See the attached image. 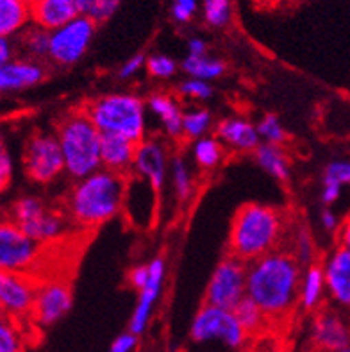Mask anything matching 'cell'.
Here are the masks:
<instances>
[{
  "instance_id": "1",
  "label": "cell",
  "mask_w": 350,
  "mask_h": 352,
  "mask_svg": "<svg viewBox=\"0 0 350 352\" xmlns=\"http://www.w3.org/2000/svg\"><path fill=\"white\" fill-rule=\"evenodd\" d=\"M300 263L295 256L274 250L247 267V297L266 317H284L292 311L300 292Z\"/></svg>"
},
{
  "instance_id": "2",
  "label": "cell",
  "mask_w": 350,
  "mask_h": 352,
  "mask_svg": "<svg viewBox=\"0 0 350 352\" xmlns=\"http://www.w3.org/2000/svg\"><path fill=\"white\" fill-rule=\"evenodd\" d=\"M127 177L100 168L79 179L67 197V211L80 228L91 229L113 220L124 211Z\"/></svg>"
},
{
  "instance_id": "3",
  "label": "cell",
  "mask_w": 350,
  "mask_h": 352,
  "mask_svg": "<svg viewBox=\"0 0 350 352\" xmlns=\"http://www.w3.org/2000/svg\"><path fill=\"white\" fill-rule=\"evenodd\" d=\"M284 234V219L279 210L265 204H247L234 214L229 234L231 256L243 263L274 252Z\"/></svg>"
},
{
  "instance_id": "4",
  "label": "cell",
  "mask_w": 350,
  "mask_h": 352,
  "mask_svg": "<svg viewBox=\"0 0 350 352\" xmlns=\"http://www.w3.org/2000/svg\"><path fill=\"white\" fill-rule=\"evenodd\" d=\"M56 136L65 156V168L72 179L79 181L102 168V133L97 129L85 109L63 116L56 129Z\"/></svg>"
},
{
  "instance_id": "5",
  "label": "cell",
  "mask_w": 350,
  "mask_h": 352,
  "mask_svg": "<svg viewBox=\"0 0 350 352\" xmlns=\"http://www.w3.org/2000/svg\"><path fill=\"white\" fill-rule=\"evenodd\" d=\"M85 111L100 133L120 134L136 143L145 140V102L138 95H102L91 100Z\"/></svg>"
},
{
  "instance_id": "6",
  "label": "cell",
  "mask_w": 350,
  "mask_h": 352,
  "mask_svg": "<svg viewBox=\"0 0 350 352\" xmlns=\"http://www.w3.org/2000/svg\"><path fill=\"white\" fill-rule=\"evenodd\" d=\"M8 220L32 240L43 243L56 241L65 234V219L56 211L49 210L38 197H20L9 208Z\"/></svg>"
},
{
  "instance_id": "7",
  "label": "cell",
  "mask_w": 350,
  "mask_h": 352,
  "mask_svg": "<svg viewBox=\"0 0 350 352\" xmlns=\"http://www.w3.org/2000/svg\"><path fill=\"white\" fill-rule=\"evenodd\" d=\"M23 170L36 184H50L65 168V156L56 134L36 133L27 140L23 148Z\"/></svg>"
},
{
  "instance_id": "8",
  "label": "cell",
  "mask_w": 350,
  "mask_h": 352,
  "mask_svg": "<svg viewBox=\"0 0 350 352\" xmlns=\"http://www.w3.org/2000/svg\"><path fill=\"white\" fill-rule=\"evenodd\" d=\"M190 335L195 342L220 340L227 347L238 349L243 345L247 331L239 324L232 309L204 304L191 322Z\"/></svg>"
},
{
  "instance_id": "9",
  "label": "cell",
  "mask_w": 350,
  "mask_h": 352,
  "mask_svg": "<svg viewBox=\"0 0 350 352\" xmlns=\"http://www.w3.org/2000/svg\"><path fill=\"white\" fill-rule=\"evenodd\" d=\"M247 297V267L234 256H227L217 265L206 288V304L234 309Z\"/></svg>"
},
{
  "instance_id": "10",
  "label": "cell",
  "mask_w": 350,
  "mask_h": 352,
  "mask_svg": "<svg viewBox=\"0 0 350 352\" xmlns=\"http://www.w3.org/2000/svg\"><path fill=\"white\" fill-rule=\"evenodd\" d=\"M97 23L86 14L50 32L49 58L59 67H72L83 59L95 36Z\"/></svg>"
},
{
  "instance_id": "11",
  "label": "cell",
  "mask_w": 350,
  "mask_h": 352,
  "mask_svg": "<svg viewBox=\"0 0 350 352\" xmlns=\"http://www.w3.org/2000/svg\"><path fill=\"white\" fill-rule=\"evenodd\" d=\"M41 252L40 241L27 236L11 220L0 226V270L25 274L34 267Z\"/></svg>"
},
{
  "instance_id": "12",
  "label": "cell",
  "mask_w": 350,
  "mask_h": 352,
  "mask_svg": "<svg viewBox=\"0 0 350 352\" xmlns=\"http://www.w3.org/2000/svg\"><path fill=\"white\" fill-rule=\"evenodd\" d=\"M72 309V292L68 285L61 281H49L38 286L36 290L32 317L41 327L58 324Z\"/></svg>"
},
{
  "instance_id": "13",
  "label": "cell",
  "mask_w": 350,
  "mask_h": 352,
  "mask_svg": "<svg viewBox=\"0 0 350 352\" xmlns=\"http://www.w3.org/2000/svg\"><path fill=\"white\" fill-rule=\"evenodd\" d=\"M36 288L25 274L0 272V308L9 317H25L32 313Z\"/></svg>"
},
{
  "instance_id": "14",
  "label": "cell",
  "mask_w": 350,
  "mask_h": 352,
  "mask_svg": "<svg viewBox=\"0 0 350 352\" xmlns=\"http://www.w3.org/2000/svg\"><path fill=\"white\" fill-rule=\"evenodd\" d=\"M133 174L146 179L155 192L161 193L164 183H166V177L170 175L168 157H166L163 143L154 138H145L143 142L138 143Z\"/></svg>"
},
{
  "instance_id": "15",
  "label": "cell",
  "mask_w": 350,
  "mask_h": 352,
  "mask_svg": "<svg viewBox=\"0 0 350 352\" xmlns=\"http://www.w3.org/2000/svg\"><path fill=\"white\" fill-rule=\"evenodd\" d=\"M329 299L338 308L350 311V250L340 245L327 256L322 265Z\"/></svg>"
},
{
  "instance_id": "16",
  "label": "cell",
  "mask_w": 350,
  "mask_h": 352,
  "mask_svg": "<svg viewBox=\"0 0 350 352\" xmlns=\"http://www.w3.org/2000/svg\"><path fill=\"white\" fill-rule=\"evenodd\" d=\"M149 267H151V279H149L145 288L138 294V302L134 306L133 315H131V322H129V331L138 336L142 335L149 326L154 306L160 299L161 288H163L164 274H166V265H164L163 258H154L149 263Z\"/></svg>"
},
{
  "instance_id": "17",
  "label": "cell",
  "mask_w": 350,
  "mask_h": 352,
  "mask_svg": "<svg viewBox=\"0 0 350 352\" xmlns=\"http://www.w3.org/2000/svg\"><path fill=\"white\" fill-rule=\"evenodd\" d=\"M311 338L322 352H340L350 345V324L336 311H322L313 320Z\"/></svg>"
},
{
  "instance_id": "18",
  "label": "cell",
  "mask_w": 350,
  "mask_h": 352,
  "mask_svg": "<svg viewBox=\"0 0 350 352\" xmlns=\"http://www.w3.org/2000/svg\"><path fill=\"white\" fill-rule=\"evenodd\" d=\"M45 79V68L36 59H13L0 65V89L4 94H14L40 85Z\"/></svg>"
},
{
  "instance_id": "19",
  "label": "cell",
  "mask_w": 350,
  "mask_h": 352,
  "mask_svg": "<svg viewBox=\"0 0 350 352\" xmlns=\"http://www.w3.org/2000/svg\"><path fill=\"white\" fill-rule=\"evenodd\" d=\"M136 148L138 143L133 140L124 138L120 134L102 133V142H100L102 168L120 175L133 174Z\"/></svg>"
},
{
  "instance_id": "20",
  "label": "cell",
  "mask_w": 350,
  "mask_h": 352,
  "mask_svg": "<svg viewBox=\"0 0 350 352\" xmlns=\"http://www.w3.org/2000/svg\"><path fill=\"white\" fill-rule=\"evenodd\" d=\"M217 138L226 147L238 152L256 151L261 145V136H259L257 125L245 118H238V116L223 118L217 125Z\"/></svg>"
},
{
  "instance_id": "21",
  "label": "cell",
  "mask_w": 350,
  "mask_h": 352,
  "mask_svg": "<svg viewBox=\"0 0 350 352\" xmlns=\"http://www.w3.org/2000/svg\"><path fill=\"white\" fill-rule=\"evenodd\" d=\"M32 23L47 31H56L80 14L76 0H34L31 4Z\"/></svg>"
},
{
  "instance_id": "22",
  "label": "cell",
  "mask_w": 350,
  "mask_h": 352,
  "mask_svg": "<svg viewBox=\"0 0 350 352\" xmlns=\"http://www.w3.org/2000/svg\"><path fill=\"white\" fill-rule=\"evenodd\" d=\"M146 106L152 111V115L157 116V120L163 125L164 133L168 134L170 138H179L182 136V120H184V113L179 107V104L173 100L170 95L154 94L149 97Z\"/></svg>"
},
{
  "instance_id": "23",
  "label": "cell",
  "mask_w": 350,
  "mask_h": 352,
  "mask_svg": "<svg viewBox=\"0 0 350 352\" xmlns=\"http://www.w3.org/2000/svg\"><path fill=\"white\" fill-rule=\"evenodd\" d=\"M32 22V9L25 0H0V36H11L23 32Z\"/></svg>"
},
{
  "instance_id": "24",
  "label": "cell",
  "mask_w": 350,
  "mask_h": 352,
  "mask_svg": "<svg viewBox=\"0 0 350 352\" xmlns=\"http://www.w3.org/2000/svg\"><path fill=\"white\" fill-rule=\"evenodd\" d=\"M327 288H325L324 268L320 265H311L304 270L300 281V292H298V300L304 309L318 308L324 300Z\"/></svg>"
},
{
  "instance_id": "25",
  "label": "cell",
  "mask_w": 350,
  "mask_h": 352,
  "mask_svg": "<svg viewBox=\"0 0 350 352\" xmlns=\"http://www.w3.org/2000/svg\"><path fill=\"white\" fill-rule=\"evenodd\" d=\"M257 165L265 170L266 174L277 179L279 183H288L289 181V161L281 148V145H272V143H261L254 151Z\"/></svg>"
},
{
  "instance_id": "26",
  "label": "cell",
  "mask_w": 350,
  "mask_h": 352,
  "mask_svg": "<svg viewBox=\"0 0 350 352\" xmlns=\"http://www.w3.org/2000/svg\"><path fill=\"white\" fill-rule=\"evenodd\" d=\"M181 68L188 77H195L202 80H215L226 74V63L209 56H186L181 63Z\"/></svg>"
},
{
  "instance_id": "27",
  "label": "cell",
  "mask_w": 350,
  "mask_h": 352,
  "mask_svg": "<svg viewBox=\"0 0 350 352\" xmlns=\"http://www.w3.org/2000/svg\"><path fill=\"white\" fill-rule=\"evenodd\" d=\"M223 143L218 138L204 136L193 143V160L202 170H211L222 163Z\"/></svg>"
},
{
  "instance_id": "28",
  "label": "cell",
  "mask_w": 350,
  "mask_h": 352,
  "mask_svg": "<svg viewBox=\"0 0 350 352\" xmlns=\"http://www.w3.org/2000/svg\"><path fill=\"white\" fill-rule=\"evenodd\" d=\"M168 177L172 181L173 193L179 201L184 202L193 195V175L188 168V163L182 157H172Z\"/></svg>"
},
{
  "instance_id": "29",
  "label": "cell",
  "mask_w": 350,
  "mask_h": 352,
  "mask_svg": "<svg viewBox=\"0 0 350 352\" xmlns=\"http://www.w3.org/2000/svg\"><path fill=\"white\" fill-rule=\"evenodd\" d=\"M22 47L32 59L49 58L50 52V31L43 27L32 25L22 32Z\"/></svg>"
},
{
  "instance_id": "30",
  "label": "cell",
  "mask_w": 350,
  "mask_h": 352,
  "mask_svg": "<svg viewBox=\"0 0 350 352\" xmlns=\"http://www.w3.org/2000/svg\"><path fill=\"white\" fill-rule=\"evenodd\" d=\"M213 118L208 109H191V111L184 113V120H182V136H186L188 140H200L208 136L209 129H211Z\"/></svg>"
},
{
  "instance_id": "31",
  "label": "cell",
  "mask_w": 350,
  "mask_h": 352,
  "mask_svg": "<svg viewBox=\"0 0 350 352\" xmlns=\"http://www.w3.org/2000/svg\"><path fill=\"white\" fill-rule=\"evenodd\" d=\"M293 256L306 268L315 265V245H313V238L306 226H298L293 231Z\"/></svg>"
},
{
  "instance_id": "32",
  "label": "cell",
  "mask_w": 350,
  "mask_h": 352,
  "mask_svg": "<svg viewBox=\"0 0 350 352\" xmlns=\"http://www.w3.org/2000/svg\"><path fill=\"white\" fill-rule=\"evenodd\" d=\"M232 311H234L236 318H238L239 324L243 326L247 333H254V331L259 329L266 317L265 313L261 311V308L252 299H248V297H245Z\"/></svg>"
},
{
  "instance_id": "33",
  "label": "cell",
  "mask_w": 350,
  "mask_h": 352,
  "mask_svg": "<svg viewBox=\"0 0 350 352\" xmlns=\"http://www.w3.org/2000/svg\"><path fill=\"white\" fill-rule=\"evenodd\" d=\"M204 20L211 27H226L231 22V0H204Z\"/></svg>"
},
{
  "instance_id": "34",
  "label": "cell",
  "mask_w": 350,
  "mask_h": 352,
  "mask_svg": "<svg viewBox=\"0 0 350 352\" xmlns=\"http://www.w3.org/2000/svg\"><path fill=\"white\" fill-rule=\"evenodd\" d=\"M257 131L261 136L263 143H272V145H283L288 138L286 129L283 127L281 120L275 115H265L261 122L257 124Z\"/></svg>"
},
{
  "instance_id": "35",
  "label": "cell",
  "mask_w": 350,
  "mask_h": 352,
  "mask_svg": "<svg viewBox=\"0 0 350 352\" xmlns=\"http://www.w3.org/2000/svg\"><path fill=\"white\" fill-rule=\"evenodd\" d=\"M324 184H334V186H350V160H334L331 161L324 170Z\"/></svg>"
},
{
  "instance_id": "36",
  "label": "cell",
  "mask_w": 350,
  "mask_h": 352,
  "mask_svg": "<svg viewBox=\"0 0 350 352\" xmlns=\"http://www.w3.org/2000/svg\"><path fill=\"white\" fill-rule=\"evenodd\" d=\"M146 70L155 79H170L177 72V63L170 56L164 54H154L151 58H146Z\"/></svg>"
},
{
  "instance_id": "37",
  "label": "cell",
  "mask_w": 350,
  "mask_h": 352,
  "mask_svg": "<svg viewBox=\"0 0 350 352\" xmlns=\"http://www.w3.org/2000/svg\"><path fill=\"white\" fill-rule=\"evenodd\" d=\"M179 94L188 98H193V100H208L213 95V88L208 80L188 77L186 80H182L179 85Z\"/></svg>"
},
{
  "instance_id": "38",
  "label": "cell",
  "mask_w": 350,
  "mask_h": 352,
  "mask_svg": "<svg viewBox=\"0 0 350 352\" xmlns=\"http://www.w3.org/2000/svg\"><path fill=\"white\" fill-rule=\"evenodd\" d=\"M0 352H22V338L9 322L0 324Z\"/></svg>"
},
{
  "instance_id": "39",
  "label": "cell",
  "mask_w": 350,
  "mask_h": 352,
  "mask_svg": "<svg viewBox=\"0 0 350 352\" xmlns=\"http://www.w3.org/2000/svg\"><path fill=\"white\" fill-rule=\"evenodd\" d=\"M120 2H122V0H95L91 9H89L88 16L91 18L95 23L106 22V20H109V18L116 13Z\"/></svg>"
},
{
  "instance_id": "40",
  "label": "cell",
  "mask_w": 350,
  "mask_h": 352,
  "mask_svg": "<svg viewBox=\"0 0 350 352\" xmlns=\"http://www.w3.org/2000/svg\"><path fill=\"white\" fill-rule=\"evenodd\" d=\"M199 9V0H173L172 16L177 23H188L195 16Z\"/></svg>"
},
{
  "instance_id": "41",
  "label": "cell",
  "mask_w": 350,
  "mask_h": 352,
  "mask_svg": "<svg viewBox=\"0 0 350 352\" xmlns=\"http://www.w3.org/2000/svg\"><path fill=\"white\" fill-rule=\"evenodd\" d=\"M143 67H146V58L143 54H134L133 58H129L127 61L120 67L118 70V77L120 79H131L138 74V72L142 70Z\"/></svg>"
},
{
  "instance_id": "42",
  "label": "cell",
  "mask_w": 350,
  "mask_h": 352,
  "mask_svg": "<svg viewBox=\"0 0 350 352\" xmlns=\"http://www.w3.org/2000/svg\"><path fill=\"white\" fill-rule=\"evenodd\" d=\"M151 279V267L149 265H138V267L131 268V272L127 276V281L129 285L133 286L134 290H143Z\"/></svg>"
},
{
  "instance_id": "43",
  "label": "cell",
  "mask_w": 350,
  "mask_h": 352,
  "mask_svg": "<svg viewBox=\"0 0 350 352\" xmlns=\"http://www.w3.org/2000/svg\"><path fill=\"white\" fill-rule=\"evenodd\" d=\"M138 347V335L127 331V333H122V335L116 336L113 340L111 349L109 352H134Z\"/></svg>"
},
{
  "instance_id": "44",
  "label": "cell",
  "mask_w": 350,
  "mask_h": 352,
  "mask_svg": "<svg viewBox=\"0 0 350 352\" xmlns=\"http://www.w3.org/2000/svg\"><path fill=\"white\" fill-rule=\"evenodd\" d=\"M11 175H13V157H11L8 148L2 145V151H0V184H2V188L8 186Z\"/></svg>"
},
{
  "instance_id": "45",
  "label": "cell",
  "mask_w": 350,
  "mask_h": 352,
  "mask_svg": "<svg viewBox=\"0 0 350 352\" xmlns=\"http://www.w3.org/2000/svg\"><path fill=\"white\" fill-rule=\"evenodd\" d=\"M320 223H322V228L327 232H334L340 229V217H338L333 210L325 208V210L320 213Z\"/></svg>"
},
{
  "instance_id": "46",
  "label": "cell",
  "mask_w": 350,
  "mask_h": 352,
  "mask_svg": "<svg viewBox=\"0 0 350 352\" xmlns=\"http://www.w3.org/2000/svg\"><path fill=\"white\" fill-rule=\"evenodd\" d=\"M14 59V50H13V41L11 38H4L0 36V65L13 61Z\"/></svg>"
},
{
  "instance_id": "47",
  "label": "cell",
  "mask_w": 350,
  "mask_h": 352,
  "mask_svg": "<svg viewBox=\"0 0 350 352\" xmlns=\"http://www.w3.org/2000/svg\"><path fill=\"white\" fill-rule=\"evenodd\" d=\"M188 56H208V43L202 38H190L188 40Z\"/></svg>"
},
{
  "instance_id": "48",
  "label": "cell",
  "mask_w": 350,
  "mask_h": 352,
  "mask_svg": "<svg viewBox=\"0 0 350 352\" xmlns=\"http://www.w3.org/2000/svg\"><path fill=\"white\" fill-rule=\"evenodd\" d=\"M340 241L342 245L347 247L350 250V217L345 223L342 226V231H340Z\"/></svg>"
},
{
  "instance_id": "49",
  "label": "cell",
  "mask_w": 350,
  "mask_h": 352,
  "mask_svg": "<svg viewBox=\"0 0 350 352\" xmlns=\"http://www.w3.org/2000/svg\"><path fill=\"white\" fill-rule=\"evenodd\" d=\"M94 2L95 0H76V4H77V8H79L80 14H86V16H88L89 9H91Z\"/></svg>"
},
{
  "instance_id": "50",
  "label": "cell",
  "mask_w": 350,
  "mask_h": 352,
  "mask_svg": "<svg viewBox=\"0 0 350 352\" xmlns=\"http://www.w3.org/2000/svg\"><path fill=\"white\" fill-rule=\"evenodd\" d=\"M340 352H350V345H349V347H345V349H342V351H340Z\"/></svg>"
},
{
  "instance_id": "51",
  "label": "cell",
  "mask_w": 350,
  "mask_h": 352,
  "mask_svg": "<svg viewBox=\"0 0 350 352\" xmlns=\"http://www.w3.org/2000/svg\"><path fill=\"white\" fill-rule=\"evenodd\" d=\"M25 2H29V4H32V2H34V0H25Z\"/></svg>"
}]
</instances>
